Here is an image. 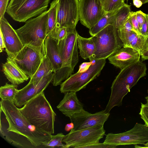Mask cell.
Segmentation results:
<instances>
[{"instance_id":"cell-28","label":"cell","mask_w":148,"mask_h":148,"mask_svg":"<svg viewBox=\"0 0 148 148\" xmlns=\"http://www.w3.org/2000/svg\"><path fill=\"white\" fill-rule=\"evenodd\" d=\"M125 4L123 0H104L103 7L108 12L118 10Z\"/></svg>"},{"instance_id":"cell-20","label":"cell","mask_w":148,"mask_h":148,"mask_svg":"<svg viewBox=\"0 0 148 148\" xmlns=\"http://www.w3.org/2000/svg\"><path fill=\"white\" fill-rule=\"evenodd\" d=\"M58 42V41L53 38L49 34L44 42L45 55L51 63L54 72L60 69L62 64Z\"/></svg>"},{"instance_id":"cell-46","label":"cell","mask_w":148,"mask_h":148,"mask_svg":"<svg viewBox=\"0 0 148 148\" xmlns=\"http://www.w3.org/2000/svg\"><path fill=\"white\" fill-rule=\"evenodd\" d=\"M125 0H123V1H124Z\"/></svg>"},{"instance_id":"cell-13","label":"cell","mask_w":148,"mask_h":148,"mask_svg":"<svg viewBox=\"0 0 148 148\" xmlns=\"http://www.w3.org/2000/svg\"><path fill=\"white\" fill-rule=\"evenodd\" d=\"M107 13L100 0H79V20L82 25L89 29Z\"/></svg>"},{"instance_id":"cell-37","label":"cell","mask_w":148,"mask_h":148,"mask_svg":"<svg viewBox=\"0 0 148 148\" xmlns=\"http://www.w3.org/2000/svg\"><path fill=\"white\" fill-rule=\"evenodd\" d=\"M92 62H85L82 63L79 66V72H83L87 70L89 68Z\"/></svg>"},{"instance_id":"cell-19","label":"cell","mask_w":148,"mask_h":148,"mask_svg":"<svg viewBox=\"0 0 148 148\" xmlns=\"http://www.w3.org/2000/svg\"><path fill=\"white\" fill-rule=\"evenodd\" d=\"M2 70L7 79L13 84L17 86L29 79V77L11 58L8 57L6 62L3 64Z\"/></svg>"},{"instance_id":"cell-15","label":"cell","mask_w":148,"mask_h":148,"mask_svg":"<svg viewBox=\"0 0 148 148\" xmlns=\"http://www.w3.org/2000/svg\"><path fill=\"white\" fill-rule=\"evenodd\" d=\"M110 113L104 110L92 114L83 110L69 118L73 123L74 130L88 128L99 125H103L108 120Z\"/></svg>"},{"instance_id":"cell-25","label":"cell","mask_w":148,"mask_h":148,"mask_svg":"<svg viewBox=\"0 0 148 148\" xmlns=\"http://www.w3.org/2000/svg\"><path fill=\"white\" fill-rule=\"evenodd\" d=\"M58 3L56 0H53L50 4V8L48 10L47 34L49 33L56 26L57 18Z\"/></svg>"},{"instance_id":"cell-6","label":"cell","mask_w":148,"mask_h":148,"mask_svg":"<svg viewBox=\"0 0 148 148\" xmlns=\"http://www.w3.org/2000/svg\"><path fill=\"white\" fill-rule=\"evenodd\" d=\"M93 36L95 50L89 59L91 62L108 58L123 45L120 42L117 29L112 25H108Z\"/></svg>"},{"instance_id":"cell-33","label":"cell","mask_w":148,"mask_h":148,"mask_svg":"<svg viewBox=\"0 0 148 148\" xmlns=\"http://www.w3.org/2000/svg\"><path fill=\"white\" fill-rule=\"evenodd\" d=\"M140 34L148 37V14H146L144 21L140 29Z\"/></svg>"},{"instance_id":"cell-39","label":"cell","mask_w":148,"mask_h":148,"mask_svg":"<svg viewBox=\"0 0 148 148\" xmlns=\"http://www.w3.org/2000/svg\"><path fill=\"white\" fill-rule=\"evenodd\" d=\"M134 5L137 8H140L143 3L140 0H133Z\"/></svg>"},{"instance_id":"cell-9","label":"cell","mask_w":148,"mask_h":148,"mask_svg":"<svg viewBox=\"0 0 148 148\" xmlns=\"http://www.w3.org/2000/svg\"><path fill=\"white\" fill-rule=\"evenodd\" d=\"M45 55L44 43L40 47L27 45L24 46L16 57L12 59L31 78L37 71Z\"/></svg>"},{"instance_id":"cell-40","label":"cell","mask_w":148,"mask_h":148,"mask_svg":"<svg viewBox=\"0 0 148 148\" xmlns=\"http://www.w3.org/2000/svg\"><path fill=\"white\" fill-rule=\"evenodd\" d=\"M74 127V125L73 123L67 124L65 127V130L66 131H69L73 129Z\"/></svg>"},{"instance_id":"cell-45","label":"cell","mask_w":148,"mask_h":148,"mask_svg":"<svg viewBox=\"0 0 148 148\" xmlns=\"http://www.w3.org/2000/svg\"><path fill=\"white\" fill-rule=\"evenodd\" d=\"M147 92L148 93V90H147Z\"/></svg>"},{"instance_id":"cell-11","label":"cell","mask_w":148,"mask_h":148,"mask_svg":"<svg viewBox=\"0 0 148 148\" xmlns=\"http://www.w3.org/2000/svg\"><path fill=\"white\" fill-rule=\"evenodd\" d=\"M148 142V127L136 123L131 129L123 132L109 133L103 143L117 146L120 145H145Z\"/></svg>"},{"instance_id":"cell-35","label":"cell","mask_w":148,"mask_h":148,"mask_svg":"<svg viewBox=\"0 0 148 148\" xmlns=\"http://www.w3.org/2000/svg\"><path fill=\"white\" fill-rule=\"evenodd\" d=\"M146 14L141 10L136 12V18L138 23L140 29L144 21Z\"/></svg>"},{"instance_id":"cell-29","label":"cell","mask_w":148,"mask_h":148,"mask_svg":"<svg viewBox=\"0 0 148 148\" xmlns=\"http://www.w3.org/2000/svg\"><path fill=\"white\" fill-rule=\"evenodd\" d=\"M49 34L53 38L59 41L64 39L66 36L67 28L65 27L60 28L56 26Z\"/></svg>"},{"instance_id":"cell-41","label":"cell","mask_w":148,"mask_h":148,"mask_svg":"<svg viewBox=\"0 0 148 148\" xmlns=\"http://www.w3.org/2000/svg\"><path fill=\"white\" fill-rule=\"evenodd\" d=\"M142 61L148 60V49L147 51L141 56Z\"/></svg>"},{"instance_id":"cell-23","label":"cell","mask_w":148,"mask_h":148,"mask_svg":"<svg viewBox=\"0 0 148 148\" xmlns=\"http://www.w3.org/2000/svg\"><path fill=\"white\" fill-rule=\"evenodd\" d=\"M118 10L107 12L104 16L89 29L90 34L92 36H94L108 25H113L114 15Z\"/></svg>"},{"instance_id":"cell-1","label":"cell","mask_w":148,"mask_h":148,"mask_svg":"<svg viewBox=\"0 0 148 148\" xmlns=\"http://www.w3.org/2000/svg\"><path fill=\"white\" fill-rule=\"evenodd\" d=\"M0 134L10 144L21 148L44 147L51 134L31 124L12 101H0Z\"/></svg>"},{"instance_id":"cell-8","label":"cell","mask_w":148,"mask_h":148,"mask_svg":"<svg viewBox=\"0 0 148 148\" xmlns=\"http://www.w3.org/2000/svg\"><path fill=\"white\" fill-rule=\"evenodd\" d=\"M89 68L83 72L71 75L60 85L61 93L76 92L86 88L87 85L98 77L106 63V59H101L92 62Z\"/></svg>"},{"instance_id":"cell-47","label":"cell","mask_w":148,"mask_h":148,"mask_svg":"<svg viewBox=\"0 0 148 148\" xmlns=\"http://www.w3.org/2000/svg\"></svg>"},{"instance_id":"cell-21","label":"cell","mask_w":148,"mask_h":148,"mask_svg":"<svg viewBox=\"0 0 148 148\" xmlns=\"http://www.w3.org/2000/svg\"><path fill=\"white\" fill-rule=\"evenodd\" d=\"M77 42L81 57L85 60L90 59L95 50V45L93 36L89 38H86L78 34Z\"/></svg>"},{"instance_id":"cell-3","label":"cell","mask_w":148,"mask_h":148,"mask_svg":"<svg viewBox=\"0 0 148 148\" xmlns=\"http://www.w3.org/2000/svg\"><path fill=\"white\" fill-rule=\"evenodd\" d=\"M19 109L29 122L36 128L50 134H54L56 114L46 98L44 91Z\"/></svg>"},{"instance_id":"cell-2","label":"cell","mask_w":148,"mask_h":148,"mask_svg":"<svg viewBox=\"0 0 148 148\" xmlns=\"http://www.w3.org/2000/svg\"><path fill=\"white\" fill-rule=\"evenodd\" d=\"M147 69L145 64L139 60L121 70L112 84L111 95L104 110L106 112L122 105L123 97L140 78L146 75Z\"/></svg>"},{"instance_id":"cell-42","label":"cell","mask_w":148,"mask_h":148,"mask_svg":"<svg viewBox=\"0 0 148 148\" xmlns=\"http://www.w3.org/2000/svg\"><path fill=\"white\" fill-rule=\"evenodd\" d=\"M142 2L143 4L148 3V0H140Z\"/></svg>"},{"instance_id":"cell-14","label":"cell","mask_w":148,"mask_h":148,"mask_svg":"<svg viewBox=\"0 0 148 148\" xmlns=\"http://www.w3.org/2000/svg\"><path fill=\"white\" fill-rule=\"evenodd\" d=\"M54 74V72H50L37 83L29 82L24 88L18 90L13 101L15 105L18 108L21 107L31 99L44 91L52 82Z\"/></svg>"},{"instance_id":"cell-5","label":"cell","mask_w":148,"mask_h":148,"mask_svg":"<svg viewBox=\"0 0 148 148\" xmlns=\"http://www.w3.org/2000/svg\"><path fill=\"white\" fill-rule=\"evenodd\" d=\"M48 11H44L39 15L30 19L25 24L15 29L23 46L30 45L40 47L47 37Z\"/></svg>"},{"instance_id":"cell-10","label":"cell","mask_w":148,"mask_h":148,"mask_svg":"<svg viewBox=\"0 0 148 148\" xmlns=\"http://www.w3.org/2000/svg\"><path fill=\"white\" fill-rule=\"evenodd\" d=\"M105 132L103 125L78 130L72 129L65 135L62 142L66 143V148H81L84 146L99 143L105 135Z\"/></svg>"},{"instance_id":"cell-26","label":"cell","mask_w":148,"mask_h":148,"mask_svg":"<svg viewBox=\"0 0 148 148\" xmlns=\"http://www.w3.org/2000/svg\"><path fill=\"white\" fill-rule=\"evenodd\" d=\"M18 90L17 85L6 83L0 88V97L1 100H8L13 102Z\"/></svg>"},{"instance_id":"cell-7","label":"cell","mask_w":148,"mask_h":148,"mask_svg":"<svg viewBox=\"0 0 148 148\" xmlns=\"http://www.w3.org/2000/svg\"><path fill=\"white\" fill-rule=\"evenodd\" d=\"M50 0H10L6 12L14 21L25 22L46 11Z\"/></svg>"},{"instance_id":"cell-30","label":"cell","mask_w":148,"mask_h":148,"mask_svg":"<svg viewBox=\"0 0 148 148\" xmlns=\"http://www.w3.org/2000/svg\"><path fill=\"white\" fill-rule=\"evenodd\" d=\"M139 114L143 120L146 126L148 127V103L144 104L141 103V107Z\"/></svg>"},{"instance_id":"cell-12","label":"cell","mask_w":148,"mask_h":148,"mask_svg":"<svg viewBox=\"0 0 148 148\" xmlns=\"http://www.w3.org/2000/svg\"><path fill=\"white\" fill-rule=\"evenodd\" d=\"M58 3L56 26L67 30L76 29L79 21V0H56Z\"/></svg>"},{"instance_id":"cell-32","label":"cell","mask_w":148,"mask_h":148,"mask_svg":"<svg viewBox=\"0 0 148 148\" xmlns=\"http://www.w3.org/2000/svg\"><path fill=\"white\" fill-rule=\"evenodd\" d=\"M116 146L113 145L99 142L95 144L87 145L82 147L81 148H115Z\"/></svg>"},{"instance_id":"cell-4","label":"cell","mask_w":148,"mask_h":148,"mask_svg":"<svg viewBox=\"0 0 148 148\" xmlns=\"http://www.w3.org/2000/svg\"><path fill=\"white\" fill-rule=\"evenodd\" d=\"M78 34L76 29L67 30L65 37L58 41V50L62 64L60 69L54 72L52 81L54 86L60 85L63 81L68 78L78 62Z\"/></svg>"},{"instance_id":"cell-43","label":"cell","mask_w":148,"mask_h":148,"mask_svg":"<svg viewBox=\"0 0 148 148\" xmlns=\"http://www.w3.org/2000/svg\"><path fill=\"white\" fill-rule=\"evenodd\" d=\"M145 99L146 100L147 103H148V96L145 97Z\"/></svg>"},{"instance_id":"cell-31","label":"cell","mask_w":148,"mask_h":148,"mask_svg":"<svg viewBox=\"0 0 148 148\" xmlns=\"http://www.w3.org/2000/svg\"><path fill=\"white\" fill-rule=\"evenodd\" d=\"M129 18L136 33L138 34H140V28L136 18V12L131 11Z\"/></svg>"},{"instance_id":"cell-17","label":"cell","mask_w":148,"mask_h":148,"mask_svg":"<svg viewBox=\"0 0 148 148\" xmlns=\"http://www.w3.org/2000/svg\"><path fill=\"white\" fill-rule=\"evenodd\" d=\"M140 56L137 50L131 47H123L108 59L111 64L121 70L140 60Z\"/></svg>"},{"instance_id":"cell-36","label":"cell","mask_w":148,"mask_h":148,"mask_svg":"<svg viewBox=\"0 0 148 148\" xmlns=\"http://www.w3.org/2000/svg\"><path fill=\"white\" fill-rule=\"evenodd\" d=\"M121 29L127 31H134L136 32L133 27L131 23L129 20V17L120 29Z\"/></svg>"},{"instance_id":"cell-24","label":"cell","mask_w":148,"mask_h":148,"mask_svg":"<svg viewBox=\"0 0 148 148\" xmlns=\"http://www.w3.org/2000/svg\"><path fill=\"white\" fill-rule=\"evenodd\" d=\"M131 11L130 5L125 3L114 14L112 25L117 30L120 29L128 18Z\"/></svg>"},{"instance_id":"cell-44","label":"cell","mask_w":148,"mask_h":148,"mask_svg":"<svg viewBox=\"0 0 148 148\" xmlns=\"http://www.w3.org/2000/svg\"><path fill=\"white\" fill-rule=\"evenodd\" d=\"M104 0H100L101 2V3L103 5V3H104Z\"/></svg>"},{"instance_id":"cell-22","label":"cell","mask_w":148,"mask_h":148,"mask_svg":"<svg viewBox=\"0 0 148 148\" xmlns=\"http://www.w3.org/2000/svg\"><path fill=\"white\" fill-rule=\"evenodd\" d=\"M51 63L45 55L43 57L41 63L37 71L30 78V83L35 84L38 82L42 78L50 72H54Z\"/></svg>"},{"instance_id":"cell-38","label":"cell","mask_w":148,"mask_h":148,"mask_svg":"<svg viewBox=\"0 0 148 148\" xmlns=\"http://www.w3.org/2000/svg\"><path fill=\"white\" fill-rule=\"evenodd\" d=\"M5 45L2 33L0 31V52H2L5 48Z\"/></svg>"},{"instance_id":"cell-16","label":"cell","mask_w":148,"mask_h":148,"mask_svg":"<svg viewBox=\"0 0 148 148\" xmlns=\"http://www.w3.org/2000/svg\"><path fill=\"white\" fill-rule=\"evenodd\" d=\"M0 31L2 33L8 57L14 58L24 46L15 30L5 17L0 18Z\"/></svg>"},{"instance_id":"cell-34","label":"cell","mask_w":148,"mask_h":148,"mask_svg":"<svg viewBox=\"0 0 148 148\" xmlns=\"http://www.w3.org/2000/svg\"><path fill=\"white\" fill-rule=\"evenodd\" d=\"M9 0H0V18L4 17Z\"/></svg>"},{"instance_id":"cell-27","label":"cell","mask_w":148,"mask_h":148,"mask_svg":"<svg viewBox=\"0 0 148 148\" xmlns=\"http://www.w3.org/2000/svg\"><path fill=\"white\" fill-rule=\"evenodd\" d=\"M65 135L62 133L52 135L50 140L43 145L44 147L54 148L56 147L66 148V145L62 143V140Z\"/></svg>"},{"instance_id":"cell-18","label":"cell","mask_w":148,"mask_h":148,"mask_svg":"<svg viewBox=\"0 0 148 148\" xmlns=\"http://www.w3.org/2000/svg\"><path fill=\"white\" fill-rule=\"evenodd\" d=\"M64 94L63 99L57 107L65 116L70 118L84 110L83 105L78 99L76 92H68Z\"/></svg>"}]
</instances>
